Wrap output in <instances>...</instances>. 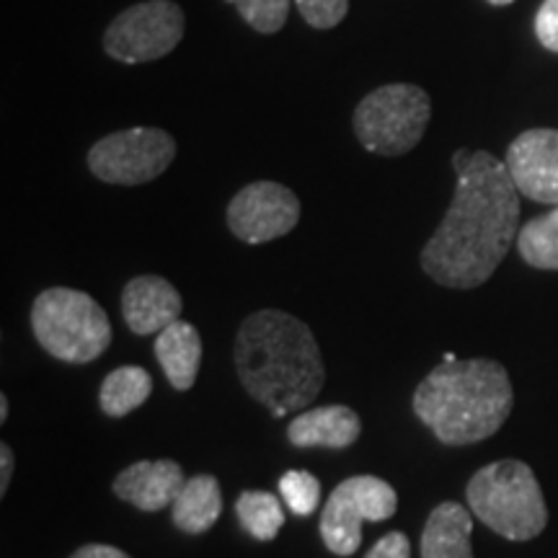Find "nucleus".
Returning a JSON list of instances; mask_svg holds the SVG:
<instances>
[{"instance_id": "1", "label": "nucleus", "mask_w": 558, "mask_h": 558, "mask_svg": "<svg viewBox=\"0 0 558 558\" xmlns=\"http://www.w3.org/2000/svg\"><path fill=\"white\" fill-rule=\"evenodd\" d=\"M458 184L439 228L422 248V269L450 290L488 282L505 262L520 226V192L505 160L460 148L452 156Z\"/></svg>"}, {"instance_id": "2", "label": "nucleus", "mask_w": 558, "mask_h": 558, "mask_svg": "<svg viewBox=\"0 0 558 558\" xmlns=\"http://www.w3.org/2000/svg\"><path fill=\"white\" fill-rule=\"evenodd\" d=\"M235 369L246 393L271 416L308 409L326 383L318 341L308 324L284 311H259L235 339Z\"/></svg>"}, {"instance_id": "3", "label": "nucleus", "mask_w": 558, "mask_h": 558, "mask_svg": "<svg viewBox=\"0 0 558 558\" xmlns=\"http://www.w3.org/2000/svg\"><path fill=\"white\" fill-rule=\"evenodd\" d=\"M514 393L505 365L452 360L432 369L414 393V414L445 445H476L497 435Z\"/></svg>"}, {"instance_id": "4", "label": "nucleus", "mask_w": 558, "mask_h": 558, "mask_svg": "<svg viewBox=\"0 0 558 558\" xmlns=\"http://www.w3.org/2000/svg\"><path fill=\"white\" fill-rule=\"evenodd\" d=\"M469 507L507 541H530L548 525V509L533 469L522 460H497L471 478Z\"/></svg>"}, {"instance_id": "5", "label": "nucleus", "mask_w": 558, "mask_h": 558, "mask_svg": "<svg viewBox=\"0 0 558 558\" xmlns=\"http://www.w3.org/2000/svg\"><path fill=\"white\" fill-rule=\"evenodd\" d=\"M32 331L47 354L70 365L99 360L111 344L107 311L88 292L50 288L32 305Z\"/></svg>"}, {"instance_id": "6", "label": "nucleus", "mask_w": 558, "mask_h": 558, "mask_svg": "<svg viewBox=\"0 0 558 558\" xmlns=\"http://www.w3.org/2000/svg\"><path fill=\"white\" fill-rule=\"evenodd\" d=\"M432 117L429 94L414 83L375 88L354 109V135L375 156H403L422 143Z\"/></svg>"}, {"instance_id": "7", "label": "nucleus", "mask_w": 558, "mask_h": 558, "mask_svg": "<svg viewBox=\"0 0 558 558\" xmlns=\"http://www.w3.org/2000/svg\"><path fill=\"white\" fill-rule=\"evenodd\" d=\"M177 158V140L158 128L111 132L88 150V169L104 184L140 186L156 181Z\"/></svg>"}, {"instance_id": "8", "label": "nucleus", "mask_w": 558, "mask_h": 558, "mask_svg": "<svg viewBox=\"0 0 558 558\" xmlns=\"http://www.w3.org/2000/svg\"><path fill=\"white\" fill-rule=\"evenodd\" d=\"M396 488L378 476H352L333 488L320 512V538L337 556H352L362 546L365 522H386L396 514Z\"/></svg>"}, {"instance_id": "9", "label": "nucleus", "mask_w": 558, "mask_h": 558, "mask_svg": "<svg viewBox=\"0 0 558 558\" xmlns=\"http://www.w3.org/2000/svg\"><path fill=\"white\" fill-rule=\"evenodd\" d=\"M186 19L173 0H145L122 11L104 32V50L124 65L166 58L184 39Z\"/></svg>"}, {"instance_id": "10", "label": "nucleus", "mask_w": 558, "mask_h": 558, "mask_svg": "<svg viewBox=\"0 0 558 558\" xmlns=\"http://www.w3.org/2000/svg\"><path fill=\"white\" fill-rule=\"evenodd\" d=\"M228 228L251 246L288 235L300 222V199L277 181H254L230 199Z\"/></svg>"}, {"instance_id": "11", "label": "nucleus", "mask_w": 558, "mask_h": 558, "mask_svg": "<svg viewBox=\"0 0 558 558\" xmlns=\"http://www.w3.org/2000/svg\"><path fill=\"white\" fill-rule=\"evenodd\" d=\"M505 163L522 197L558 205V130L522 132L509 143Z\"/></svg>"}, {"instance_id": "12", "label": "nucleus", "mask_w": 558, "mask_h": 558, "mask_svg": "<svg viewBox=\"0 0 558 558\" xmlns=\"http://www.w3.org/2000/svg\"><path fill=\"white\" fill-rule=\"evenodd\" d=\"M181 295L169 279L143 275L130 279L122 290V316L137 337L160 333L181 316Z\"/></svg>"}, {"instance_id": "13", "label": "nucleus", "mask_w": 558, "mask_h": 558, "mask_svg": "<svg viewBox=\"0 0 558 558\" xmlns=\"http://www.w3.org/2000/svg\"><path fill=\"white\" fill-rule=\"evenodd\" d=\"M184 481L177 460H140L114 478V494L140 512H160L173 505Z\"/></svg>"}, {"instance_id": "14", "label": "nucleus", "mask_w": 558, "mask_h": 558, "mask_svg": "<svg viewBox=\"0 0 558 558\" xmlns=\"http://www.w3.org/2000/svg\"><path fill=\"white\" fill-rule=\"evenodd\" d=\"M362 432L360 416L349 407H331L311 409L298 414L288 427V439L295 448H329L344 450L349 445L357 442Z\"/></svg>"}, {"instance_id": "15", "label": "nucleus", "mask_w": 558, "mask_h": 558, "mask_svg": "<svg viewBox=\"0 0 558 558\" xmlns=\"http://www.w3.org/2000/svg\"><path fill=\"white\" fill-rule=\"evenodd\" d=\"M473 514L458 501L432 509L422 533V558H473Z\"/></svg>"}, {"instance_id": "16", "label": "nucleus", "mask_w": 558, "mask_h": 558, "mask_svg": "<svg viewBox=\"0 0 558 558\" xmlns=\"http://www.w3.org/2000/svg\"><path fill=\"white\" fill-rule=\"evenodd\" d=\"M153 352H156V360L163 367L171 388L190 390L194 386L202 365V339L192 324L179 318L169 329L160 331Z\"/></svg>"}, {"instance_id": "17", "label": "nucleus", "mask_w": 558, "mask_h": 558, "mask_svg": "<svg viewBox=\"0 0 558 558\" xmlns=\"http://www.w3.org/2000/svg\"><path fill=\"white\" fill-rule=\"evenodd\" d=\"M222 512V492L218 478L199 473L184 481L171 505V520L181 533L199 535L215 525Z\"/></svg>"}, {"instance_id": "18", "label": "nucleus", "mask_w": 558, "mask_h": 558, "mask_svg": "<svg viewBox=\"0 0 558 558\" xmlns=\"http://www.w3.org/2000/svg\"><path fill=\"white\" fill-rule=\"evenodd\" d=\"M153 393V378L148 369L124 365L109 373L101 383L99 390V407L107 416H128L130 411L143 407Z\"/></svg>"}, {"instance_id": "19", "label": "nucleus", "mask_w": 558, "mask_h": 558, "mask_svg": "<svg viewBox=\"0 0 558 558\" xmlns=\"http://www.w3.org/2000/svg\"><path fill=\"white\" fill-rule=\"evenodd\" d=\"M518 251L530 267L558 271V205L520 228Z\"/></svg>"}, {"instance_id": "20", "label": "nucleus", "mask_w": 558, "mask_h": 558, "mask_svg": "<svg viewBox=\"0 0 558 558\" xmlns=\"http://www.w3.org/2000/svg\"><path fill=\"white\" fill-rule=\"evenodd\" d=\"M235 518L256 541H271L284 525V509L269 492H243L235 501Z\"/></svg>"}, {"instance_id": "21", "label": "nucleus", "mask_w": 558, "mask_h": 558, "mask_svg": "<svg viewBox=\"0 0 558 558\" xmlns=\"http://www.w3.org/2000/svg\"><path fill=\"white\" fill-rule=\"evenodd\" d=\"M279 497L298 518H308L320 505V484L308 471H288L279 478Z\"/></svg>"}, {"instance_id": "22", "label": "nucleus", "mask_w": 558, "mask_h": 558, "mask_svg": "<svg viewBox=\"0 0 558 558\" xmlns=\"http://www.w3.org/2000/svg\"><path fill=\"white\" fill-rule=\"evenodd\" d=\"M233 5L259 34H277L290 16V0H233Z\"/></svg>"}, {"instance_id": "23", "label": "nucleus", "mask_w": 558, "mask_h": 558, "mask_svg": "<svg viewBox=\"0 0 558 558\" xmlns=\"http://www.w3.org/2000/svg\"><path fill=\"white\" fill-rule=\"evenodd\" d=\"M295 5L313 29H333L349 13V0H295Z\"/></svg>"}, {"instance_id": "24", "label": "nucleus", "mask_w": 558, "mask_h": 558, "mask_svg": "<svg viewBox=\"0 0 558 558\" xmlns=\"http://www.w3.org/2000/svg\"><path fill=\"white\" fill-rule=\"evenodd\" d=\"M535 37L546 50L558 54V0H543L535 16Z\"/></svg>"}, {"instance_id": "25", "label": "nucleus", "mask_w": 558, "mask_h": 558, "mask_svg": "<svg viewBox=\"0 0 558 558\" xmlns=\"http://www.w3.org/2000/svg\"><path fill=\"white\" fill-rule=\"evenodd\" d=\"M365 558H411V543L403 533H388L367 550Z\"/></svg>"}, {"instance_id": "26", "label": "nucleus", "mask_w": 558, "mask_h": 558, "mask_svg": "<svg viewBox=\"0 0 558 558\" xmlns=\"http://www.w3.org/2000/svg\"><path fill=\"white\" fill-rule=\"evenodd\" d=\"M70 558H130L124 550L114 546H104V543H90V546H83L75 550Z\"/></svg>"}, {"instance_id": "27", "label": "nucleus", "mask_w": 558, "mask_h": 558, "mask_svg": "<svg viewBox=\"0 0 558 558\" xmlns=\"http://www.w3.org/2000/svg\"><path fill=\"white\" fill-rule=\"evenodd\" d=\"M11 476H13V452L9 445H0V494L9 492V484H11Z\"/></svg>"}, {"instance_id": "28", "label": "nucleus", "mask_w": 558, "mask_h": 558, "mask_svg": "<svg viewBox=\"0 0 558 558\" xmlns=\"http://www.w3.org/2000/svg\"><path fill=\"white\" fill-rule=\"evenodd\" d=\"M9 418V396H0V422H5Z\"/></svg>"}, {"instance_id": "29", "label": "nucleus", "mask_w": 558, "mask_h": 558, "mask_svg": "<svg viewBox=\"0 0 558 558\" xmlns=\"http://www.w3.org/2000/svg\"><path fill=\"white\" fill-rule=\"evenodd\" d=\"M486 3H492V5H509V3H514V0H486Z\"/></svg>"}]
</instances>
